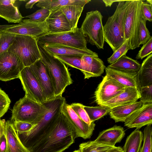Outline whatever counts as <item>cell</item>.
Wrapping results in <instances>:
<instances>
[{"mask_svg": "<svg viewBox=\"0 0 152 152\" xmlns=\"http://www.w3.org/2000/svg\"><path fill=\"white\" fill-rule=\"evenodd\" d=\"M65 98L59 96L44 102L47 110L39 121L27 132L17 133L24 145L30 151L50 132L61 114Z\"/></svg>", "mask_w": 152, "mask_h": 152, "instance_id": "1", "label": "cell"}, {"mask_svg": "<svg viewBox=\"0 0 152 152\" xmlns=\"http://www.w3.org/2000/svg\"><path fill=\"white\" fill-rule=\"evenodd\" d=\"M76 138L72 125L62 111L50 132L30 152H62Z\"/></svg>", "mask_w": 152, "mask_h": 152, "instance_id": "2", "label": "cell"}, {"mask_svg": "<svg viewBox=\"0 0 152 152\" xmlns=\"http://www.w3.org/2000/svg\"><path fill=\"white\" fill-rule=\"evenodd\" d=\"M42 61L46 66L50 77L55 97L62 96L66 87L72 83L71 75L65 64L50 55L38 43Z\"/></svg>", "mask_w": 152, "mask_h": 152, "instance_id": "3", "label": "cell"}, {"mask_svg": "<svg viewBox=\"0 0 152 152\" xmlns=\"http://www.w3.org/2000/svg\"><path fill=\"white\" fill-rule=\"evenodd\" d=\"M129 0H119L115 10L103 26L104 41L114 52L126 40L124 37V19Z\"/></svg>", "mask_w": 152, "mask_h": 152, "instance_id": "4", "label": "cell"}, {"mask_svg": "<svg viewBox=\"0 0 152 152\" xmlns=\"http://www.w3.org/2000/svg\"><path fill=\"white\" fill-rule=\"evenodd\" d=\"M8 51L18 57L24 67L29 66L42 58L36 38L16 35Z\"/></svg>", "mask_w": 152, "mask_h": 152, "instance_id": "5", "label": "cell"}, {"mask_svg": "<svg viewBox=\"0 0 152 152\" xmlns=\"http://www.w3.org/2000/svg\"><path fill=\"white\" fill-rule=\"evenodd\" d=\"M47 110L44 102L39 103L25 96L15 104L11 120L13 122L21 121L36 125Z\"/></svg>", "mask_w": 152, "mask_h": 152, "instance_id": "6", "label": "cell"}, {"mask_svg": "<svg viewBox=\"0 0 152 152\" xmlns=\"http://www.w3.org/2000/svg\"><path fill=\"white\" fill-rule=\"evenodd\" d=\"M102 16L97 10L86 13L80 28L86 39L99 49H103L104 42Z\"/></svg>", "mask_w": 152, "mask_h": 152, "instance_id": "7", "label": "cell"}, {"mask_svg": "<svg viewBox=\"0 0 152 152\" xmlns=\"http://www.w3.org/2000/svg\"><path fill=\"white\" fill-rule=\"evenodd\" d=\"M142 0H129L124 19V37L130 39L131 50L137 48L140 20L142 14Z\"/></svg>", "mask_w": 152, "mask_h": 152, "instance_id": "8", "label": "cell"}, {"mask_svg": "<svg viewBox=\"0 0 152 152\" xmlns=\"http://www.w3.org/2000/svg\"><path fill=\"white\" fill-rule=\"evenodd\" d=\"M40 44H59L75 48L86 50L87 41L80 28L67 32L45 34L37 38Z\"/></svg>", "mask_w": 152, "mask_h": 152, "instance_id": "9", "label": "cell"}, {"mask_svg": "<svg viewBox=\"0 0 152 152\" xmlns=\"http://www.w3.org/2000/svg\"><path fill=\"white\" fill-rule=\"evenodd\" d=\"M19 78L25 92V96L41 104L46 101L39 83L29 66L23 69Z\"/></svg>", "mask_w": 152, "mask_h": 152, "instance_id": "10", "label": "cell"}, {"mask_svg": "<svg viewBox=\"0 0 152 152\" xmlns=\"http://www.w3.org/2000/svg\"><path fill=\"white\" fill-rule=\"evenodd\" d=\"M24 67L20 59L12 53L6 51L0 55V80L7 81L19 78Z\"/></svg>", "mask_w": 152, "mask_h": 152, "instance_id": "11", "label": "cell"}, {"mask_svg": "<svg viewBox=\"0 0 152 152\" xmlns=\"http://www.w3.org/2000/svg\"><path fill=\"white\" fill-rule=\"evenodd\" d=\"M125 87L114 79L106 75L95 92V102L100 105L123 92Z\"/></svg>", "mask_w": 152, "mask_h": 152, "instance_id": "12", "label": "cell"}, {"mask_svg": "<svg viewBox=\"0 0 152 152\" xmlns=\"http://www.w3.org/2000/svg\"><path fill=\"white\" fill-rule=\"evenodd\" d=\"M5 31L16 35L28 36L36 38L49 33L45 21L38 22L30 19L22 20L19 24H15Z\"/></svg>", "mask_w": 152, "mask_h": 152, "instance_id": "13", "label": "cell"}, {"mask_svg": "<svg viewBox=\"0 0 152 152\" xmlns=\"http://www.w3.org/2000/svg\"><path fill=\"white\" fill-rule=\"evenodd\" d=\"M62 111L72 125L77 138L80 137L86 139L91 137L96 125L94 122H92L90 125L86 123L77 116L66 101L63 104Z\"/></svg>", "mask_w": 152, "mask_h": 152, "instance_id": "14", "label": "cell"}, {"mask_svg": "<svg viewBox=\"0 0 152 152\" xmlns=\"http://www.w3.org/2000/svg\"><path fill=\"white\" fill-rule=\"evenodd\" d=\"M29 66L39 83L46 100L54 98L53 87L45 65L40 59Z\"/></svg>", "mask_w": 152, "mask_h": 152, "instance_id": "15", "label": "cell"}, {"mask_svg": "<svg viewBox=\"0 0 152 152\" xmlns=\"http://www.w3.org/2000/svg\"><path fill=\"white\" fill-rule=\"evenodd\" d=\"M152 124V103L143 104L124 122L127 128L139 129L143 126Z\"/></svg>", "mask_w": 152, "mask_h": 152, "instance_id": "16", "label": "cell"}, {"mask_svg": "<svg viewBox=\"0 0 152 152\" xmlns=\"http://www.w3.org/2000/svg\"><path fill=\"white\" fill-rule=\"evenodd\" d=\"M40 44L47 52L53 56L61 55L82 56L86 55L98 57L97 53L88 49L86 50L81 49L57 44L46 43Z\"/></svg>", "mask_w": 152, "mask_h": 152, "instance_id": "17", "label": "cell"}, {"mask_svg": "<svg viewBox=\"0 0 152 152\" xmlns=\"http://www.w3.org/2000/svg\"><path fill=\"white\" fill-rule=\"evenodd\" d=\"M49 34L67 32L72 30L69 23L60 8L50 11L45 20Z\"/></svg>", "mask_w": 152, "mask_h": 152, "instance_id": "18", "label": "cell"}, {"mask_svg": "<svg viewBox=\"0 0 152 152\" xmlns=\"http://www.w3.org/2000/svg\"><path fill=\"white\" fill-rule=\"evenodd\" d=\"M140 97V92L138 88L125 87L123 92L110 100L103 103L100 106L111 108L134 102Z\"/></svg>", "mask_w": 152, "mask_h": 152, "instance_id": "19", "label": "cell"}, {"mask_svg": "<svg viewBox=\"0 0 152 152\" xmlns=\"http://www.w3.org/2000/svg\"><path fill=\"white\" fill-rule=\"evenodd\" d=\"M81 61V72L85 79L101 76L106 67L103 61L98 57L85 55L82 56Z\"/></svg>", "mask_w": 152, "mask_h": 152, "instance_id": "20", "label": "cell"}, {"mask_svg": "<svg viewBox=\"0 0 152 152\" xmlns=\"http://www.w3.org/2000/svg\"><path fill=\"white\" fill-rule=\"evenodd\" d=\"M125 135L123 127L115 125L100 132L94 140L99 144L115 146L116 143L121 141Z\"/></svg>", "mask_w": 152, "mask_h": 152, "instance_id": "21", "label": "cell"}, {"mask_svg": "<svg viewBox=\"0 0 152 152\" xmlns=\"http://www.w3.org/2000/svg\"><path fill=\"white\" fill-rule=\"evenodd\" d=\"M5 129L7 143L6 152H30L21 142L11 121L8 120L6 122Z\"/></svg>", "mask_w": 152, "mask_h": 152, "instance_id": "22", "label": "cell"}, {"mask_svg": "<svg viewBox=\"0 0 152 152\" xmlns=\"http://www.w3.org/2000/svg\"><path fill=\"white\" fill-rule=\"evenodd\" d=\"M16 1L15 0H0V17L9 23H19L24 18L15 5Z\"/></svg>", "mask_w": 152, "mask_h": 152, "instance_id": "23", "label": "cell"}, {"mask_svg": "<svg viewBox=\"0 0 152 152\" xmlns=\"http://www.w3.org/2000/svg\"><path fill=\"white\" fill-rule=\"evenodd\" d=\"M143 104L136 101L131 104L117 106L111 108L109 114L115 122H125L135 111L140 108Z\"/></svg>", "mask_w": 152, "mask_h": 152, "instance_id": "24", "label": "cell"}, {"mask_svg": "<svg viewBox=\"0 0 152 152\" xmlns=\"http://www.w3.org/2000/svg\"><path fill=\"white\" fill-rule=\"evenodd\" d=\"M138 88L152 85V53L143 61L137 74Z\"/></svg>", "mask_w": 152, "mask_h": 152, "instance_id": "25", "label": "cell"}, {"mask_svg": "<svg viewBox=\"0 0 152 152\" xmlns=\"http://www.w3.org/2000/svg\"><path fill=\"white\" fill-rule=\"evenodd\" d=\"M105 69L106 75L114 79L125 87L138 88L137 80V74L128 73L116 70L108 66L106 67Z\"/></svg>", "mask_w": 152, "mask_h": 152, "instance_id": "26", "label": "cell"}, {"mask_svg": "<svg viewBox=\"0 0 152 152\" xmlns=\"http://www.w3.org/2000/svg\"><path fill=\"white\" fill-rule=\"evenodd\" d=\"M141 64L137 60L126 55L107 66L113 69L128 73L137 74Z\"/></svg>", "mask_w": 152, "mask_h": 152, "instance_id": "27", "label": "cell"}, {"mask_svg": "<svg viewBox=\"0 0 152 152\" xmlns=\"http://www.w3.org/2000/svg\"><path fill=\"white\" fill-rule=\"evenodd\" d=\"M90 0H39L36 6L46 9L50 11L68 5H86Z\"/></svg>", "mask_w": 152, "mask_h": 152, "instance_id": "28", "label": "cell"}, {"mask_svg": "<svg viewBox=\"0 0 152 152\" xmlns=\"http://www.w3.org/2000/svg\"><path fill=\"white\" fill-rule=\"evenodd\" d=\"M85 5H68L59 8L65 16L72 30L77 27L78 20Z\"/></svg>", "mask_w": 152, "mask_h": 152, "instance_id": "29", "label": "cell"}, {"mask_svg": "<svg viewBox=\"0 0 152 152\" xmlns=\"http://www.w3.org/2000/svg\"><path fill=\"white\" fill-rule=\"evenodd\" d=\"M143 138V133L136 129L127 137L123 148V152H139Z\"/></svg>", "mask_w": 152, "mask_h": 152, "instance_id": "30", "label": "cell"}, {"mask_svg": "<svg viewBox=\"0 0 152 152\" xmlns=\"http://www.w3.org/2000/svg\"><path fill=\"white\" fill-rule=\"evenodd\" d=\"M83 108L91 122L109 113L111 110L109 107L100 105L94 107L83 105Z\"/></svg>", "mask_w": 152, "mask_h": 152, "instance_id": "31", "label": "cell"}, {"mask_svg": "<svg viewBox=\"0 0 152 152\" xmlns=\"http://www.w3.org/2000/svg\"><path fill=\"white\" fill-rule=\"evenodd\" d=\"M79 146L81 152H106L115 146L99 144L94 140L82 143Z\"/></svg>", "mask_w": 152, "mask_h": 152, "instance_id": "32", "label": "cell"}, {"mask_svg": "<svg viewBox=\"0 0 152 152\" xmlns=\"http://www.w3.org/2000/svg\"><path fill=\"white\" fill-rule=\"evenodd\" d=\"M0 55L7 51L14 41L16 34L5 30L0 31Z\"/></svg>", "mask_w": 152, "mask_h": 152, "instance_id": "33", "label": "cell"}, {"mask_svg": "<svg viewBox=\"0 0 152 152\" xmlns=\"http://www.w3.org/2000/svg\"><path fill=\"white\" fill-rule=\"evenodd\" d=\"M146 20L144 19L141 14L140 20L137 42V48L143 45L149 39L151 36L146 26Z\"/></svg>", "mask_w": 152, "mask_h": 152, "instance_id": "34", "label": "cell"}, {"mask_svg": "<svg viewBox=\"0 0 152 152\" xmlns=\"http://www.w3.org/2000/svg\"><path fill=\"white\" fill-rule=\"evenodd\" d=\"M54 56L68 66L78 69L81 71H82V56L61 55H56Z\"/></svg>", "mask_w": 152, "mask_h": 152, "instance_id": "35", "label": "cell"}, {"mask_svg": "<svg viewBox=\"0 0 152 152\" xmlns=\"http://www.w3.org/2000/svg\"><path fill=\"white\" fill-rule=\"evenodd\" d=\"M143 133V143L139 152H152V124L146 125Z\"/></svg>", "mask_w": 152, "mask_h": 152, "instance_id": "36", "label": "cell"}, {"mask_svg": "<svg viewBox=\"0 0 152 152\" xmlns=\"http://www.w3.org/2000/svg\"><path fill=\"white\" fill-rule=\"evenodd\" d=\"M131 50L130 39H126L119 48L113 52V54L107 59L108 63L111 64L118 60L122 56L126 55L128 50Z\"/></svg>", "mask_w": 152, "mask_h": 152, "instance_id": "37", "label": "cell"}, {"mask_svg": "<svg viewBox=\"0 0 152 152\" xmlns=\"http://www.w3.org/2000/svg\"><path fill=\"white\" fill-rule=\"evenodd\" d=\"M50 13V12L49 10L45 8H41L33 14L25 17L28 18L34 21L41 22L46 20Z\"/></svg>", "mask_w": 152, "mask_h": 152, "instance_id": "38", "label": "cell"}, {"mask_svg": "<svg viewBox=\"0 0 152 152\" xmlns=\"http://www.w3.org/2000/svg\"><path fill=\"white\" fill-rule=\"evenodd\" d=\"M70 105L72 109L81 120L88 125L91 124L92 122L84 109V105L77 103H73Z\"/></svg>", "mask_w": 152, "mask_h": 152, "instance_id": "39", "label": "cell"}, {"mask_svg": "<svg viewBox=\"0 0 152 152\" xmlns=\"http://www.w3.org/2000/svg\"><path fill=\"white\" fill-rule=\"evenodd\" d=\"M10 102L8 95L0 88V118L7 112Z\"/></svg>", "mask_w": 152, "mask_h": 152, "instance_id": "40", "label": "cell"}, {"mask_svg": "<svg viewBox=\"0 0 152 152\" xmlns=\"http://www.w3.org/2000/svg\"><path fill=\"white\" fill-rule=\"evenodd\" d=\"M140 101L145 104L152 103V85L140 88Z\"/></svg>", "mask_w": 152, "mask_h": 152, "instance_id": "41", "label": "cell"}, {"mask_svg": "<svg viewBox=\"0 0 152 152\" xmlns=\"http://www.w3.org/2000/svg\"><path fill=\"white\" fill-rule=\"evenodd\" d=\"M152 53V37L143 45L137 55L136 58L142 59Z\"/></svg>", "mask_w": 152, "mask_h": 152, "instance_id": "42", "label": "cell"}, {"mask_svg": "<svg viewBox=\"0 0 152 152\" xmlns=\"http://www.w3.org/2000/svg\"><path fill=\"white\" fill-rule=\"evenodd\" d=\"M13 124L15 131L19 133L28 132L35 125L31 123L21 121H14Z\"/></svg>", "mask_w": 152, "mask_h": 152, "instance_id": "43", "label": "cell"}, {"mask_svg": "<svg viewBox=\"0 0 152 152\" xmlns=\"http://www.w3.org/2000/svg\"><path fill=\"white\" fill-rule=\"evenodd\" d=\"M141 11L142 17L146 21H152V6L147 2L142 0Z\"/></svg>", "mask_w": 152, "mask_h": 152, "instance_id": "44", "label": "cell"}, {"mask_svg": "<svg viewBox=\"0 0 152 152\" xmlns=\"http://www.w3.org/2000/svg\"><path fill=\"white\" fill-rule=\"evenodd\" d=\"M7 146V138L5 127V129L0 137V152H6Z\"/></svg>", "mask_w": 152, "mask_h": 152, "instance_id": "45", "label": "cell"}, {"mask_svg": "<svg viewBox=\"0 0 152 152\" xmlns=\"http://www.w3.org/2000/svg\"><path fill=\"white\" fill-rule=\"evenodd\" d=\"M39 0H34L29 1L26 3L25 7L26 9H31L33 5L36 3L38 2Z\"/></svg>", "mask_w": 152, "mask_h": 152, "instance_id": "46", "label": "cell"}, {"mask_svg": "<svg viewBox=\"0 0 152 152\" xmlns=\"http://www.w3.org/2000/svg\"><path fill=\"white\" fill-rule=\"evenodd\" d=\"M106 152H123V148L120 146H115Z\"/></svg>", "mask_w": 152, "mask_h": 152, "instance_id": "47", "label": "cell"}, {"mask_svg": "<svg viewBox=\"0 0 152 152\" xmlns=\"http://www.w3.org/2000/svg\"><path fill=\"white\" fill-rule=\"evenodd\" d=\"M5 122L4 119L1 120L0 118V137L2 132L5 129Z\"/></svg>", "mask_w": 152, "mask_h": 152, "instance_id": "48", "label": "cell"}, {"mask_svg": "<svg viewBox=\"0 0 152 152\" xmlns=\"http://www.w3.org/2000/svg\"><path fill=\"white\" fill-rule=\"evenodd\" d=\"M102 1L106 7H110L113 3L115 2H118L119 0H103Z\"/></svg>", "mask_w": 152, "mask_h": 152, "instance_id": "49", "label": "cell"}, {"mask_svg": "<svg viewBox=\"0 0 152 152\" xmlns=\"http://www.w3.org/2000/svg\"><path fill=\"white\" fill-rule=\"evenodd\" d=\"M15 25H0V31L5 30L6 29L14 26Z\"/></svg>", "mask_w": 152, "mask_h": 152, "instance_id": "50", "label": "cell"}, {"mask_svg": "<svg viewBox=\"0 0 152 152\" xmlns=\"http://www.w3.org/2000/svg\"><path fill=\"white\" fill-rule=\"evenodd\" d=\"M146 2L148 3L151 6H152V0H146Z\"/></svg>", "mask_w": 152, "mask_h": 152, "instance_id": "51", "label": "cell"}, {"mask_svg": "<svg viewBox=\"0 0 152 152\" xmlns=\"http://www.w3.org/2000/svg\"><path fill=\"white\" fill-rule=\"evenodd\" d=\"M73 152H81L80 150L79 149L78 150H76L73 151Z\"/></svg>", "mask_w": 152, "mask_h": 152, "instance_id": "52", "label": "cell"}, {"mask_svg": "<svg viewBox=\"0 0 152 152\" xmlns=\"http://www.w3.org/2000/svg\"></svg>", "mask_w": 152, "mask_h": 152, "instance_id": "53", "label": "cell"}]
</instances>
